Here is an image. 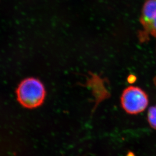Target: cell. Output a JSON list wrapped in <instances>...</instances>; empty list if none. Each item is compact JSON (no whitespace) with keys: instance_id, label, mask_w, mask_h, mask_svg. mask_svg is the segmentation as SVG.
Segmentation results:
<instances>
[{"instance_id":"obj_1","label":"cell","mask_w":156,"mask_h":156,"mask_svg":"<svg viewBox=\"0 0 156 156\" xmlns=\"http://www.w3.org/2000/svg\"><path fill=\"white\" fill-rule=\"evenodd\" d=\"M45 95L46 91L43 84L35 78L24 80L17 90L19 102L27 108H35L41 105Z\"/></svg>"},{"instance_id":"obj_2","label":"cell","mask_w":156,"mask_h":156,"mask_svg":"<svg viewBox=\"0 0 156 156\" xmlns=\"http://www.w3.org/2000/svg\"><path fill=\"white\" fill-rule=\"evenodd\" d=\"M122 107L129 114H138L146 110L149 104L147 94L138 87L126 88L121 98Z\"/></svg>"},{"instance_id":"obj_3","label":"cell","mask_w":156,"mask_h":156,"mask_svg":"<svg viewBox=\"0 0 156 156\" xmlns=\"http://www.w3.org/2000/svg\"><path fill=\"white\" fill-rule=\"evenodd\" d=\"M140 23L143 30L140 32V39L151 35L156 38V0H146L143 6Z\"/></svg>"},{"instance_id":"obj_4","label":"cell","mask_w":156,"mask_h":156,"mask_svg":"<svg viewBox=\"0 0 156 156\" xmlns=\"http://www.w3.org/2000/svg\"><path fill=\"white\" fill-rule=\"evenodd\" d=\"M147 120L151 127L156 129V105L149 108L147 113Z\"/></svg>"}]
</instances>
